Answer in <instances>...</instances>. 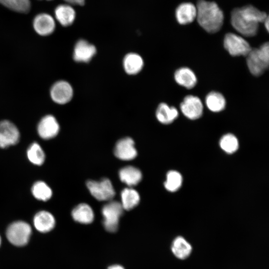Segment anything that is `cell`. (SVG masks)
<instances>
[{"label": "cell", "mask_w": 269, "mask_h": 269, "mask_svg": "<svg viewBox=\"0 0 269 269\" xmlns=\"http://www.w3.org/2000/svg\"><path fill=\"white\" fill-rule=\"evenodd\" d=\"M267 13L249 5L234 9L231 13V24L240 34L246 37L256 35L259 24L264 22Z\"/></svg>", "instance_id": "cell-1"}, {"label": "cell", "mask_w": 269, "mask_h": 269, "mask_svg": "<svg viewBox=\"0 0 269 269\" xmlns=\"http://www.w3.org/2000/svg\"><path fill=\"white\" fill-rule=\"evenodd\" d=\"M196 9L198 22L204 30L209 33H215L221 29L224 14L216 3L199 0Z\"/></svg>", "instance_id": "cell-2"}, {"label": "cell", "mask_w": 269, "mask_h": 269, "mask_svg": "<svg viewBox=\"0 0 269 269\" xmlns=\"http://www.w3.org/2000/svg\"><path fill=\"white\" fill-rule=\"evenodd\" d=\"M249 71L255 76L263 74L269 65V42L264 43L258 48L251 49L246 56Z\"/></svg>", "instance_id": "cell-3"}, {"label": "cell", "mask_w": 269, "mask_h": 269, "mask_svg": "<svg viewBox=\"0 0 269 269\" xmlns=\"http://www.w3.org/2000/svg\"><path fill=\"white\" fill-rule=\"evenodd\" d=\"M32 234L30 225L23 221H16L10 224L6 228V237L13 246L21 247L26 245Z\"/></svg>", "instance_id": "cell-4"}, {"label": "cell", "mask_w": 269, "mask_h": 269, "mask_svg": "<svg viewBox=\"0 0 269 269\" xmlns=\"http://www.w3.org/2000/svg\"><path fill=\"white\" fill-rule=\"evenodd\" d=\"M123 211L121 203L117 201H110L103 207V224L106 231L114 233L118 230L120 218Z\"/></svg>", "instance_id": "cell-5"}, {"label": "cell", "mask_w": 269, "mask_h": 269, "mask_svg": "<svg viewBox=\"0 0 269 269\" xmlns=\"http://www.w3.org/2000/svg\"><path fill=\"white\" fill-rule=\"evenodd\" d=\"M86 185L92 195L99 201L111 200L115 195L113 185L108 178L99 181L90 180Z\"/></svg>", "instance_id": "cell-6"}, {"label": "cell", "mask_w": 269, "mask_h": 269, "mask_svg": "<svg viewBox=\"0 0 269 269\" xmlns=\"http://www.w3.org/2000/svg\"><path fill=\"white\" fill-rule=\"evenodd\" d=\"M224 46L230 55L233 56H246L252 48L244 38L233 33L226 34L224 39Z\"/></svg>", "instance_id": "cell-7"}, {"label": "cell", "mask_w": 269, "mask_h": 269, "mask_svg": "<svg viewBox=\"0 0 269 269\" xmlns=\"http://www.w3.org/2000/svg\"><path fill=\"white\" fill-rule=\"evenodd\" d=\"M19 138V130L12 122L7 120L0 121V148L16 144Z\"/></svg>", "instance_id": "cell-8"}, {"label": "cell", "mask_w": 269, "mask_h": 269, "mask_svg": "<svg viewBox=\"0 0 269 269\" xmlns=\"http://www.w3.org/2000/svg\"><path fill=\"white\" fill-rule=\"evenodd\" d=\"M50 96L52 100L59 105L69 102L73 96V89L70 84L65 80L55 82L50 89Z\"/></svg>", "instance_id": "cell-9"}, {"label": "cell", "mask_w": 269, "mask_h": 269, "mask_svg": "<svg viewBox=\"0 0 269 269\" xmlns=\"http://www.w3.org/2000/svg\"><path fill=\"white\" fill-rule=\"evenodd\" d=\"M180 110L183 114L190 120H196L203 114V105L201 100L196 96H186L180 104Z\"/></svg>", "instance_id": "cell-10"}, {"label": "cell", "mask_w": 269, "mask_h": 269, "mask_svg": "<svg viewBox=\"0 0 269 269\" xmlns=\"http://www.w3.org/2000/svg\"><path fill=\"white\" fill-rule=\"evenodd\" d=\"M60 130L59 124L52 115H47L39 121L37 127L39 136L44 139H49L56 136Z\"/></svg>", "instance_id": "cell-11"}, {"label": "cell", "mask_w": 269, "mask_h": 269, "mask_svg": "<svg viewBox=\"0 0 269 269\" xmlns=\"http://www.w3.org/2000/svg\"><path fill=\"white\" fill-rule=\"evenodd\" d=\"M115 156L123 160H130L137 155L134 140L129 137H125L117 141L114 148Z\"/></svg>", "instance_id": "cell-12"}, {"label": "cell", "mask_w": 269, "mask_h": 269, "mask_svg": "<svg viewBox=\"0 0 269 269\" xmlns=\"http://www.w3.org/2000/svg\"><path fill=\"white\" fill-rule=\"evenodd\" d=\"M35 32L43 36L52 34L55 28V22L53 17L48 13H42L36 15L33 21Z\"/></svg>", "instance_id": "cell-13"}, {"label": "cell", "mask_w": 269, "mask_h": 269, "mask_svg": "<svg viewBox=\"0 0 269 269\" xmlns=\"http://www.w3.org/2000/svg\"><path fill=\"white\" fill-rule=\"evenodd\" d=\"M96 53L95 46L84 39L78 40L73 50V59L78 62H88Z\"/></svg>", "instance_id": "cell-14"}, {"label": "cell", "mask_w": 269, "mask_h": 269, "mask_svg": "<svg viewBox=\"0 0 269 269\" xmlns=\"http://www.w3.org/2000/svg\"><path fill=\"white\" fill-rule=\"evenodd\" d=\"M33 223L37 231L42 233H46L54 229L56 221L51 213L42 210L34 215Z\"/></svg>", "instance_id": "cell-15"}, {"label": "cell", "mask_w": 269, "mask_h": 269, "mask_svg": "<svg viewBox=\"0 0 269 269\" xmlns=\"http://www.w3.org/2000/svg\"><path fill=\"white\" fill-rule=\"evenodd\" d=\"M171 250L175 258L183 261L189 258L192 253L193 248L184 237L178 236L172 241Z\"/></svg>", "instance_id": "cell-16"}, {"label": "cell", "mask_w": 269, "mask_h": 269, "mask_svg": "<svg viewBox=\"0 0 269 269\" xmlns=\"http://www.w3.org/2000/svg\"><path fill=\"white\" fill-rule=\"evenodd\" d=\"M175 16L180 24L190 23L196 18V6L190 2L182 3L177 7Z\"/></svg>", "instance_id": "cell-17"}, {"label": "cell", "mask_w": 269, "mask_h": 269, "mask_svg": "<svg viewBox=\"0 0 269 269\" xmlns=\"http://www.w3.org/2000/svg\"><path fill=\"white\" fill-rule=\"evenodd\" d=\"M54 13L57 20L63 26L71 25L76 17L74 9L68 4L58 5L55 9Z\"/></svg>", "instance_id": "cell-18"}, {"label": "cell", "mask_w": 269, "mask_h": 269, "mask_svg": "<svg viewBox=\"0 0 269 269\" xmlns=\"http://www.w3.org/2000/svg\"><path fill=\"white\" fill-rule=\"evenodd\" d=\"M175 81L188 89L193 88L197 83V77L193 71L187 67L177 69L174 73Z\"/></svg>", "instance_id": "cell-19"}, {"label": "cell", "mask_w": 269, "mask_h": 269, "mask_svg": "<svg viewBox=\"0 0 269 269\" xmlns=\"http://www.w3.org/2000/svg\"><path fill=\"white\" fill-rule=\"evenodd\" d=\"M71 215L76 222L84 224L92 223L94 219L92 208L86 203H81L76 206L72 210Z\"/></svg>", "instance_id": "cell-20"}, {"label": "cell", "mask_w": 269, "mask_h": 269, "mask_svg": "<svg viewBox=\"0 0 269 269\" xmlns=\"http://www.w3.org/2000/svg\"><path fill=\"white\" fill-rule=\"evenodd\" d=\"M119 175L121 181L130 187L136 185L142 179L141 171L133 166L122 168L119 171Z\"/></svg>", "instance_id": "cell-21"}, {"label": "cell", "mask_w": 269, "mask_h": 269, "mask_svg": "<svg viewBox=\"0 0 269 269\" xmlns=\"http://www.w3.org/2000/svg\"><path fill=\"white\" fill-rule=\"evenodd\" d=\"M123 66L126 72L130 75L139 73L143 66L142 57L137 53H130L127 54L123 60Z\"/></svg>", "instance_id": "cell-22"}, {"label": "cell", "mask_w": 269, "mask_h": 269, "mask_svg": "<svg viewBox=\"0 0 269 269\" xmlns=\"http://www.w3.org/2000/svg\"><path fill=\"white\" fill-rule=\"evenodd\" d=\"M178 116V112L174 107H169L165 103L160 104L156 111L157 120L163 124L172 123Z\"/></svg>", "instance_id": "cell-23"}, {"label": "cell", "mask_w": 269, "mask_h": 269, "mask_svg": "<svg viewBox=\"0 0 269 269\" xmlns=\"http://www.w3.org/2000/svg\"><path fill=\"white\" fill-rule=\"evenodd\" d=\"M140 200L137 191L132 188H126L121 192V204L124 210H130L136 206Z\"/></svg>", "instance_id": "cell-24"}, {"label": "cell", "mask_w": 269, "mask_h": 269, "mask_svg": "<svg viewBox=\"0 0 269 269\" xmlns=\"http://www.w3.org/2000/svg\"><path fill=\"white\" fill-rule=\"evenodd\" d=\"M206 104L208 108L213 112H219L226 107V100L223 95L217 92H211L206 97Z\"/></svg>", "instance_id": "cell-25"}, {"label": "cell", "mask_w": 269, "mask_h": 269, "mask_svg": "<svg viewBox=\"0 0 269 269\" xmlns=\"http://www.w3.org/2000/svg\"><path fill=\"white\" fill-rule=\"evenodd\" d=\"M31 192L37 200L46 201L50 199L52 191L50 187L44 181L35 182L32 186Z\"/></svg>", "instance_id": "cell-26"}, {"label": "cell", "mask_w": 269, "mask_h": 269, "mask_svg": "<svg viewBox=\"0 0 269 269\" xmlns=\"http://www.w3.org/2000/svg\"><path fill=\"white\" fill-rule=\"evenodd\" d=\"M27 156L32 164L42 165L45 161V153L41 146L37 142H33L27 150Z\"/></svg>", "instance_id": "cell-27"}, {"label": "cell", "mask_w": 269, "mask_h": 269, "mask_svg": "<svg viewBox=\"0 0 269 269\" xmlns=\"http://www.w3.org/2000/svg\"><path fill=\"white\" fill-rule=\"evenodd\" d=\"M182 177L180 173L175 170L169 171L164 182L165 188L170 192L178 190L182 185Z\"/></svg>", "instance_id": "cell-28"}, {"label": "cell", "mask_w": 269, "mask_h": 269, "mask_svg": "<svg viewBox=\"0 0 269 269\" xmlns=\"http://www.w3.org/2000/svg\"><path fill=\"white\" fill-rule=\"evenodd\" d=\"M0 3L19 12H27L30 8L29 0H0Z\"/></svg>", "instance_id": "cell-29"}, {"label": "cell", "mask_w": 269, "mask_h": 269, "mask_svg": "<svg viewBox=\"0 0 269 269\" xmlns=\"http://www.w3.org/2000/svg\"><path fill=\"white\" fill-rule=\"evenodd\" d=\"M220 146L226 152L233 153L238 150L239 142L234 135L231 134H227L221 138Z\"/></svg>", "instance_id": "cell-30"}, {"label": "cell", "mask_w": 269, "mask_h": 269, "mask_svg": "<svg viewBox=\"0 0 269 269\" xmlns=\"http://www.w3.org/2000/svg\"><path fill=\"white\" fill-rule=\"evenodd\" d=\"M69 4L82 5L84 4L85 0H64Z\"/></svg>", "instance_id": "cell-31"}, {"label": "cell", "mask_w": 269, "mask_h": 269, "mask_svg": "<svg viewBox=\"0 0 269 269\" xmlns=\"http://www.w3.org/2000/svg\"><path fill=\"white\" fill-rule=\"evenodd\" d=\"M108 269H125L123 267L119 265H113L108 268Z\"/></svg>", "instance_id": "cell-32"}, {"label": "cell", "mask_w": 269, "mask_h": 269, "mask_svg": "<svg viewBox=\"0 0 269 269\" xmlns=\"http://www.w3.org/2000/svg\"><path fill=\"white\" fill-rule=\"evenodd\" d=\"M265 26L267 29V30H269V17L268 16L267 17V18L265 19V20L264 21Z\"/></svg>", "instance_id": "cell-33"}, {"label": "cell", "mask_w": 269, "mask_h": 269, "mask_svg": "<svg viewBox=\"0 0 269 269\" xmlns=\"http://www.w3.org/2000/svg\"><path fill=\"white\" fill-rule=\"evenodd\" d=\"M1 237L0 236V246H1Z\"/></svg>", "instance_id": "cell-34"}, {"label": "cell", "mask_w": 269, "mask_h": 269, "mask_svg": "<svg viewBox=\"0 0 269 269\" xmlns=\"http://www.w3.org/2000/svg\"></svg>", "instance_id": "cell-35"}]
</instances>
